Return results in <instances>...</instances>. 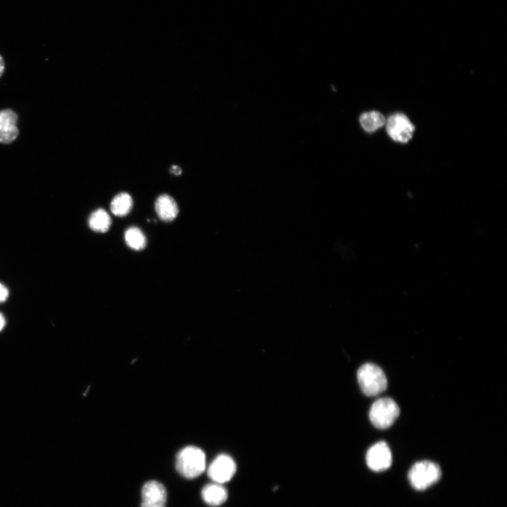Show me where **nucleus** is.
<instances>
[{
    "instance_id": "obj_1",
    "label": "nucleus",
    "mask_w": 507,
    "mask_h": 507,
    "mask_svg": "<svg viewBox=\"0 0 507 507\" xmlns=\"http://www.w3.org/2000/svg\"><path fill=\"white\" fill-rule=\"evenodd\" d=\"M175 466L177 472L184 477L195 478L205 470V453L198 447L186 446L177 454Z\"/></svg>"
},
{
    "instance_id": "obj_3",
    "label": "nucleus",
    "mask_w": 507,
    "mask_h": 507,
    "mask_svg": "<svg viewBox=\"0 0 507 507\" xmlns=\"http://www.w3.org/2000/svg\"><path fill=\"white\" fill-rule=\"evenodd\" d=\"M440 466L430 461H420L414 463L408 472L411 485L417 490H424L436 483L441 477Z\"/></svg>"
},
{
    "instance_id": "obj_14",
    "label": "nucleus",
    "mask_w": 507,
    "mask_h": 507,
    "mask_svg": "<svg viewBox=\"0 0 507 507\" xmlns=\"http://www.w3.org/2000/svg\"><path fill=\"white\" fill-rule=\"evenodd\" d=\"M362 127L368 132H373L382 127L386 123L384 116L378 111L363 113L360 117Z\"/></svg>"
},
{
    "instance_id": "obj_6",
    "label": "nucleus",
    "mask_w": 507,
    "mask_h": 507,
    "mask_svg": "<svg viewBox=\"0 0 507 507\" xmlns=\"http://www.w3.org/2000/svg\"><path fill=\"white\" fill-rule=\"evenodd\" d=\"M415 127L406 115L396 113L387 121V131L394 141L406 143L412 137Z\"/></svg>"
},
{
    "instance_id": "obj_15",
    "label": "nucleus",
    "mask_w": 507,
    "mask_h": 507,
    "mask_svg": "<svg viewBox=\"0 0 507 507\" xmlns=\"http://www.w3.org/2000/svg\"><path fill=\"white\" fill-rule=\"evenodd\" d=\"M125 241L131 249L139 251L146 244V239L143 232L137 227H130L125 232Z\"/></svg>"
},
{
    "instance_id": "obj_5",
    "label": "nucleus",
    "mask_w": 507,
    "mask_h": 507,
    "mask_svg": "<svg viewBox=\"0 0 507 507\" xmlns=\"http://www.w3.org/2000/svg\"><path fill=\"white\" fill-rule=\"evenodd\" d=\"M236 470V463L232 458L226 454H220L209 465L207 474L214 482L223 484L232 478Z\"/></svg>"
},
{
    "instance_id": "obj_18",
    "label": "nucleus",
    "mask_w": 507,
    "mask_h": 507,
    "mask_svg": "<svg viewBox=\"0 0 507 507\" xmlns=\"http://www.w3.org/2000/svg\"><path fill=\"white\" fill-rule=\"evenodd\" d=\"M5 69V64L2 56L0 55V77L3 75Z\"/></svg>"
},
{
    "instance_id": "obj_8",
    "label": "nucleus",
    "mask_w": 507,
    "mask_h": 507,
    "mask_svg": "<svg viewBox=\"0 0 507 507\" xmlns=\"http://www.w3.org/2000/svg\"><path fill=\"white\" fill-rule=\"evenodd\" d=\"M142 498L141 507H165L167 492L161 483L149 481L142 487Z\"/></svg>"
},
{
    "instance_id": "obj_9",
    "label": "nucleus",
    "mask_w": 507,
    "mask_h": 507,
    "mask_svg": "<svg viewBox=\"0 0 507 507\" xmlns=\"http://www.w3.org/2000/svg\"><path fill=\"white\" fill-rule=\"evenodd\" d=\"M18 115L11 109L0 111V143L10 144L18 137Z\"/></svg>"
},
{
    "instance_id": "obj_19",
    "label": "nucleus",
    "mask_w": 507,
    "mask_h": 507,
    "mask_svg": "<svg viewBox=\"0 0 507 507\" xmlns=\"http://www.w3.org/2000/svg\"><path fill=\"white\" fill-rule=\"evenodd\" d=\"M6 324V320L4 315L0 313V331L3 330Z\"/></svg>"
},
{
    "instance_id": "obj_12",
    "label": "nucleus",
    "mask_w": 507,
    "mask_h": 507,
    "mask_svg": "<svg viewBox=\"0 0 507 507\" xmlns=\"http://www.w3.org/2000/svg\"><path fill=\"white\" fill-rule=\"evenodd\" d=\"M133 205L131 196L127 192H120L112 199L110 208L112 213L118 217L127 215Z\"/></svg>"
},
{
    "instance_id": "obj_2",
    "label": "nucleus",
    "mask_w": 507,
    "mask_h": 507,
    "mask_svg": "<svg viewBox=\"0 0 507 507\" xmlns=\"http://www.w3.org/2000/svg\"><path fill=\"white\" fill-rule=\"evenodd\" d=\"M358 382L361 391L367 396H376L386 390L387 377L377 365L367 363L362 365L357 372Z\"/></svg>"
},
{
    "instance_id": "obj_13",
    "label": "nucleus",
    "mask_w": 507,
    "mask_h": 507,
    "mask_svg": "<svg viewBox=\"0 0 507 507\" xmlns=\"http://www.w3.org/2000/svg\"><path fill=\"white\" fill-rule=\"evenodd\" d=\"M111 218L103 208L92 212L88 219V225L91 230L97 232H106L111 225Z\"/></svg>"
},
{
    "instance_id": "obj_16",
    "label": "nucleus",
    "mask_w": 507,
    "mask_h": 507,
    "mask_svg": "<svg viewBox=\"0 0 507 507\" xmlns=\"http://www.w3.org/2000/svg\"><path fill=\"white\" fill-rule=\"evenodd\" d=\"M9 292L8 288L0 282V303L4 302L8 297Z\"/></svg>"
},
{
    "instance_id": "obj_4",
    "label": "nucleus",
    "mask_w": 507,
    "mask_h": 507,
    "mask_svg": "<svg viewBox=\"0 0 507 507\" xmlns=\"http://www.w3.org/2000/svg\"><path fill=\"white\" fill-rule=\"evenodd\" d=\"M400 409L390 398H380L371 406L369 418L372 424L378 429H387L393 425L399 417Z\"/></svg>"
},
{
    "instance_id": "obj_7",
    "label": "nucleus",
    "mask_w": 507,
    "mask_h": 507,
    "mask_svg": "<svg viewBox=\"0 0 507 507\" xmlns=\"http://www.w3.org/2000/svg\"><path fill=\"white\" fill-rule=\"evenodd\" d=\"M365 458L369 468L375 472L387 470L392 463L391 450L384 441L378 442L371 446L367 451Z\"/></svg>"
},
{
    "instance_id": "obj_10",
    "label": "nucleus",
    "mask_w": 507,
    "mask_h": 507,
    "mask_svg": "<svg viewBox=\"0 0 507 507\" xmlns=\"http://www.w3.org/2000/svg\"><path fill=\"white\" fill-rule=\"evenodd\" d=\"M155 211L158 218L164 222H170L178 215V206L175 199L168 194H161L155 201Z\"/></svg>"
},
{
    "instance_id": "obj_17",
    "label": "nucleus",
    "mask_w": 507,
    "mask_h": 507,
    "mask_svg": "<svg viewBox=\"0 0 507 507\" xmlns=\"http://www.w3.org/2000/svg\"><path fill=\"white\" fill-rule=\"evenodd\" d=\"M170 172L175 175H180L182 174V169L177 165H173L170 168Z\"/></svg>"
},
{
    "instance_id": "obj_11",
    "label": "nucleus",
    "mask_w": 507,
    "mask_h": 507,
    "mask_svg": "<svg viewBox=\"0 0 507 507\" xmlns=\"http://www.w3.org/2000/svg\"><path fill=\"white\" fill-rule=\"evenodd\" d=\"M201 496L206 503L211 506L222 505L227 499V489L222 484H207L201 490Z\"/></svg>"
}]
</instances>
